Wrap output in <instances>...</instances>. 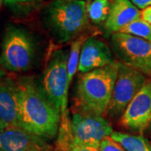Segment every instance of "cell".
Returning a JSON list of instances; mask_svg holds the SVG:
<instances>
[{
	"mask_svg": "<svg viewBox=\"0 0 151 151\" xmlns=\"http://www.w3.org/2000/svg\"><path fill=\"white\" fill-rule=\"evenodd\" d=\"M16 85L20 127L45 140L55 139L60 125L59 110L31 77L19 78Z\"/></svg>",
	"mask_w": 151,
	"mask_h": 151,
	"instance_id": "1",
	"label": "cell"
},
{
	"mask_svg": "<svg viewBox=\"0 0 151 151\" xmlns=\"http://www.w3.org/2000/svg\"><path fill=\"white\" fill-rule=\"evenodd\" d=\"M67 56L64 50L53 51L44 70L40 85L44 93L60 113L58 145L63 147H69L70 133L67 106L70 84L67 72Z\"/></svg>",
	"mask_w": 151,
	"mask_h": 151,
	"instance_id": "2",
	"label": "cell"
},
{
	"mask_svg": "<svg viewBox=\"0 0 151 151\" xmlns=\"http://www.w3.org/2000/svg\"><path fill=\"white\" fill-rule=\"evenodd\" d=\"M86 7L87 3L82 0H53L44 8V25L55 41H70L87 26Z\"/></svg>",
	"mask_w": 151,
	"mask_h": 151,
	"instance_id": "3",
	"label": "cell"
},
{
	"mask_svg": "<svg viewBox=\"0 0 151 151\" xmlns=\"http://www.w3.org/2000/svg\"><path fill=\"white\" fill-rule=\"evenodd\" d=\"M119 62L83 74L76 86L81 112L103 116L107 113L118 76Z\"/></svg>",
	"mask_w": 151,
	"mask_h": 151,
	"instance_id": "4",
	"label": "cell"
},
{
	"mask_svg": "<svg viewBox=\"0 0 151 151\" xmlns=\"http://www.w3.org/2000/svg\"><path fill=\"white\" fill-rule=\"evenodd\" d=\"M35 43L25 28L10 24L6 28L0 54V64L4 70L21 73L32 67Z\"/></svg>",
	"mask_w": 151,
	"mask_h": 151,
	"instance_id": "5",
	"label": "cell"
},
{
	"mask_svg": "<svg viewBox=\"0 0 151 151\" xmlns=\"http://www.w3.org/2000/svg\"><path fill=\"white\" fill-rule=\"evenodd\" d=\"M113 52L122 63L151 77V42L129 34L112 35Z\"/></svg>",
	"mask_w": 151,
	"mask_h": 151,
	"instance_id": "6",
	"label": "cell"
},
{
	"mask_svg": "<svg viewBox=\"0 0 151 151\" xmlns=\"http://www.w3.org/2000/svg\"><path fill=\"white\" fill-rule=\"evenodd\" d=\"M113 133L112 125L103 116L76 113L70 124L69 150L74 146L99 148L102 140Z\"/></svg>",
	"mask_w": 151,
	"mask_h": 151,
	"instance_id": "7",
	"label": "cell"
},
{
	"mask_svg": "<svg viewBox=\"0 0 151 151\" xmlns=\"http://www.w3.org/2000/svg\"><path fill=\"white\" fill-rule=\"evenodd\" d=\"M146 82L145 75L122 62H119L118 76L107 113L113 118H117L124 113L128 105Z\"/></svg>",
	"mask_w": 151,
	"mask_h": 151,
	"instance_id": "8",
	"label": "cell"
},
{
	"mask_svg": "<svg viewBox=\"0 0 151 151\" xmlns=\"http://www.w3.org/2000/svg\"><path fill=\"white\" fill-rule=\"evenodd\" d=\"M122 124L134 132H143L151 124V82L147 81L126 108Z\"/></svg>",
	"mask_w": 151,
	"mask_h": 151,
	"instance_id": "9",
	"label": "cell"
},
{
	"mask_svg": "<svg viewBox=\"0 0 151 151\" xmlns=\"http://www.w3.org/2000/svg\"><path fill=\"white\" fill-rule=\"evenodd\" d=\"M46 141L20 127H8L0 134V151H50Z\"/></svg>",
	"mask_w": 151,
	"mask_h": 151,
	"instance_id": "10",
	"label": "cell"
},
{
	"mask_svg": "<svg viewBox=\"0 0 151 151\" xmlns=\"http://www.w3.org/2000/svg\"><path fill=\"white\" fill-rule=\"evenodd\" d=\"M114 61L112 50L108 45L97 38L90 37L82 45L78 70L85 74L107 66Z\"/></svg>",
	"mask_w": 151,
	"mask_h": 151,
	"instance_id": "11",
	"label": "cell"
},
{
	"mask_svg": "<svg viewBox=\"0 0 151 151\" xmlns=\"http://www.w3.org/2000/svg\"><path fill=\"white\" fill-rule=\"evenodd\" d=\"M0 118L6 128L20 127L16 81L7 76L0 81Z\"/></svg>",
	"mask_w": 151,
	"mask_h": 151,
	"instance_id": "12",
	"label": "cell"
},
{
	"mask_svg": "<svg viewBox=\"0 0 151 151\" xmlns=\"http://www.w3.org/2000/svg\"><path fill=\"white\" fill-rule=\"evenodd\" d=\"M139 19L141 12L131 0H113L104 27L108 33L114 34Z\"/></svg>",
	"mask_w": 151,
	"mask_h": 151,
	"instance_id": "13",
	"label": "cell"
},
{
	"mask_svg": "<svg viewBox=\"0 0 151 151\" xmlns=\"http://www.w3.org/2000/svg\"><path fill=\"white\" fill-rule=\"evenodd\" d=\"M110 137L119 143L126 151H151L150 142L142 135H132L113 131Z\"/></svg>",
	"mask_w": 151,
	"mask_h": 151,
	"instance_id": "14",
	"label": "cell"
},
{
	"mask_svg": "<svg viewBox=\"0 0 151 151\" xmlns=\"http://www.w3.org/2000/svg\"><path fill=\"white\" fill-rule=\"evenodd\" d=\"M43 0H4V4L7 9L14 16L27 17L41 6Z\"/></svg>",
	"mask_w": 151,
	"mask_h": 151,
	"instance_id": "15",
	"label": "cell"
},
{
	"mask_svg": "<svg viewBox=\"0 0 151 151\" xmlns=\"http://www.w3.org/2000/svg\"><path fill=\"white\" fill-rule=\"evenodd\" d=\"M112 3L110 0H92L86 7L89 19L96 24L106 22L110 14Z\"/></svg>",
	"mask_w": 151,
	"mask_h": 151,
	"instance_id": "16",
	"label": "cell"
},
{
	"mask_svg": "<svg viewBox=\"0 0 151 151\" xmlns=\"http://www.w3.org/2000/svg\"><path fill=\"white\" fill-rule=\"evenodd\" d=\"M85 40H86L84 39V37L80 36L79 38L74 40L70 45V51L67 56V72H68V78L70 84L72 82L73 76L79 68L81 48Z\"/></svg>",
	"mask_w": 151,
	"mask_h": 151,
	"instance_id": "17",
	"label": "cell"
},
{
	"mask_svg": "<svg viewBox=\"0 0 151 151\" xmlns=\"http://www.w3.org/2000/svg\"><path fill=\"white\" fill-rule=\"evenodd\" d=\"M120 32L129 34L151 42V24L142 19L131 23L128 26L124 28Z\"/></svg>",
	"mask_w": 151,
	"mask_h": 151,
	"instance_id": "18",
	"label": "cell"
},
{
	"mask_svg": "<svg viewBox=\"0 0 151 151\" xmlns=\"http://www.w3.org/2000/svg\"><path fill=\"white\" fill-rule=\"evenodd\" d=\"M99 151H126V150L109 136L105 138L100 143Z\"/></svg>",
	"mask_w": 151,
	"mask_h": 151,
	"instance_id": "19",
	"label": "cell"
},
{
	"mask_svg": "<svg viewBox=\"0 0 151 151\" xmlns=\"http://www.w3.org/2000/svg\"><path fill=\"white\" fill-rule=\"evenodd\" d=\"M131 2L139 9L142 10H145L147 8L151 7V0H131Z\"/></svg>",
	"mask_w": 151,
	"mask_h": 151,
	"instance_id": "20",
	"label": "cell"
},
{
	"mask_svg": "<svg viewBox=\"0 0 151 151\" xmlns=\"http://www.w3.org/2000/svg\"><path fill=\"white\" fill-rule=\"evenodd\" d=\"M69 151H99V148L89 146H74L71 147Z\"/></svg>",
	"mask_w": 151,
	"mask_h": 151,
	"instance_id": "21",
	"label": "cell"
},
{
	"mask_svg": "<svg viewBox=\"0 0 151 151\" xmlns=\"http://www.w3.org/2000/svg\"><path fill=\"white\" fill-rule=\"evenodd\" d=\"M141 19L151 24V7L141 12Z\"/></svg>",
	"mask_w": 151,
	"mask_h": 151,
	"instance_id": "22",
	"label": "cell"
},
{
	"mask_svg": "<svg viewBox=\"0 0 151 151\" xmlns=\"http://www.w3.org/2000/svg\"><path fill=\"white\" fill-rule=\"evenodd\" d=\"M4 77H6V73L4 70L2 68V67H0V81L2 80V79H4Z\"/></svg>",
	"mask_w": 151,
	"mask_h": 151,
	"instance_id": "23",
	"label": "cell"
},
{
	"mask_svg": "<svg viewBox=\"0 0 151 151\" xmlns=\"http://www.w3.org/2000/svg\"><path fill=\"white\" fill-rule=\"evenodd\" d=\"M5 129H6L5 125H4V122L2 121V119H1V118H0V134H1L4 130Z\"/></svg>",
	"mask_w": 151,
	"mask_h": 151,
	"instance_id": "24",
	"label": "cell"
},
{
	"mask_svg": "<svg viewBox=\"0 0 151 151\" xmlns=\"http://www.w3.org/2000/svg\"><path fill=\"white\" fill-rule=\"evenodd\" d=\"M4 0H0V8H1V6H2V4L4 3Z\"/></svg>",
	"mask_w": 151,
	"mask_h": 151,
	"instance_id": "25",
	"label": "cell"
},
{
	"mask_svg": "<svg viewBox=\"0 0 151 151\" xmlns=\"http://www.w3.org/2000/svg\"><path fill=\"white\" fill-rule=\"evenodd\" d=\"M82 1H85V2H86V1H91V0H82Z\"/></svg>",
	"mask_w": 151,
	"mask_h": 151,
	"instance_id": "26",
	"label": "cell"
},
{
	"mask_svg": "<svg viewBox=\"0 0 151 151\" xmlns=\"http://www.w3.org/2000/svg\"><path fill=\"white\" fill-rule=\"evenodd\" d=\"M32 151H39V150H32Z\"/></svg>",
	"mask_w": 151,
	"mask_h": 151,
	"instance_id": "27",
	"label": "cell"
},
{
	"mask_svg": "<svg viewBox=\"0 0 151 151\" xmlns=\"http://www.w3.org/2000/svg\"><path fill=\"white\" fill-rule=\"evenodd\" d=\"M57 151H59V150H57Z\"/></svg>",
	"mask_w": 151,
	"mask_h": 151,
	"instance_id": "28",
	"label": "cell"
}]
</instances>
